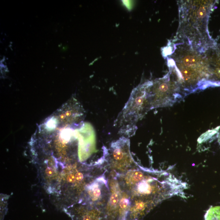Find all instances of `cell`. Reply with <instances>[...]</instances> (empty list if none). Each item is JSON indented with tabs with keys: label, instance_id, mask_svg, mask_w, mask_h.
Returning a JSON list of instances; mask_svg holds the SVG:
<instances>
[{
	"label": "cell",
	"instance_id": "6",
	"mask_svg": "<svg viewBox=\"0 0 220 220\" xmlns=\"http://www.w3.org/2000/svg\"><path fill=\"white\" fill-rule=\"evenodd\" d=\"M130 147V140L121 137L112 142L109 149H104L103 160L116 174L124 173L138 166L131 156Z\"/></svg>",
	"mask_w": 220,
	"mask_h": 220
},
{
	"label": "cell",
	"instance_id": "3",
	"mask_svg": "<svg viewBox=\"0 0 220 220\" xmlns=\"http://www.w3.org/2000/svg\"><path fill=\"white\" fill-rule=\"evenodd\" d=\"M179 2V25L177 39L201 52L205 53L212 44L207 24L213 1Z\"/></svg>",
	"mask_w": 220,
	"mask_h": 220
},
{
	"label": "cell",
	"instance_id": "8",
	"mask_svg": "<svg viewBox=\"0 0 220 220\" xmlns=\"http://www.w3.org/2000/svg\"><path fill=\"white\" fill-rule=\"evenodd\" d=\"M205 220H220V205L210 207L205 213Z\"/></svg>",
	"mask_w": 220,
	"mask_h": 220
},
{
	"label": "cell",
	"instance_id": "9",
	"mask_svg": "<svg viewBox=\"0 0 220 220\" xmlns=\"http://www.w3.org/2000/svg\"><path fill=\"white\" fill-rule=\"evenodd\" d=\"M219 142H220V132H219Z\"/></svg>",
	"mask_w": 220,
	"mask_h": 220
},
{
	"label": "cell",
	"instance_id": "7",
	"mask_svg": "<svg viewBox=\"0 0 220 220\" xmlns=\"http://www.w3.org/2000/svg\"><path fill=\"white\" fill-rule=\"evenodd\" d=\"M72 220H108L104 208L78 203L64 209Z\"/></svg>",
	"mask_w": 220,
	"mask_h": 220
},
{
	"label": "cell",
	"instance_id": "1",
	"mask_svg": "<svg viewBox=\"0 0 220 220\" xmlns=\"http://www.w3.org/2000/svg\"><path fill=\"white\" fill-rule=\"evenodd\" d=\"M121 187L130 198V220H141L163 201L184 196L186 183L170 173L137 166L115 175Z\"/></svg>",
	"mask_w": 220,
	"mask_h": 220
},
{
	"label": "cell",
	"instance_id": "5",
	"mask_svg": "<svg viewBox=\"0 0 220 220\" xmlns=\"http://www.w3.org/2000/svg\"><path fill=\"white\" fill-rule=\"evenodd\" d=\"M148 91L152 110L172 106L184 97L176 77L169 71L161 78L149 81Z\"/></svg>",
	"mask_w": 220,
	"mask_h": 220
},
{
	"label": "cell",
	"instance_id": "2",
	"mask_svg": "<svg viewBox=\"0 0 220 220\" xmlns=\"http://www.w3.org/2000/svg\"><path fill=\"white\" fill-rule=\"evenodd\" d=\"M163 50L169 71L176 77L184 97L205 88L210 75L205 53L181 42L169 41Z\"/></svg>",
	"mask_w": 220,
	"mask_h": 220
},
{
	"label": "cell",
	"instance_id": "4",
	"mask_svg": "<svg viewBox=\"0 0 220 220\" xmlns=\"http://www.w3.org/2000/svg\"><path fill=\"white\" fill-rule=\"evenodd\" d=\"M148 86L149 81L132 90L129 100L114 122L121 134L128 137L133 135L137 129V123L152 110Z\"/></svg>",
	"mask_w": 220,
	"mask_h": 220
}]
</instances>
